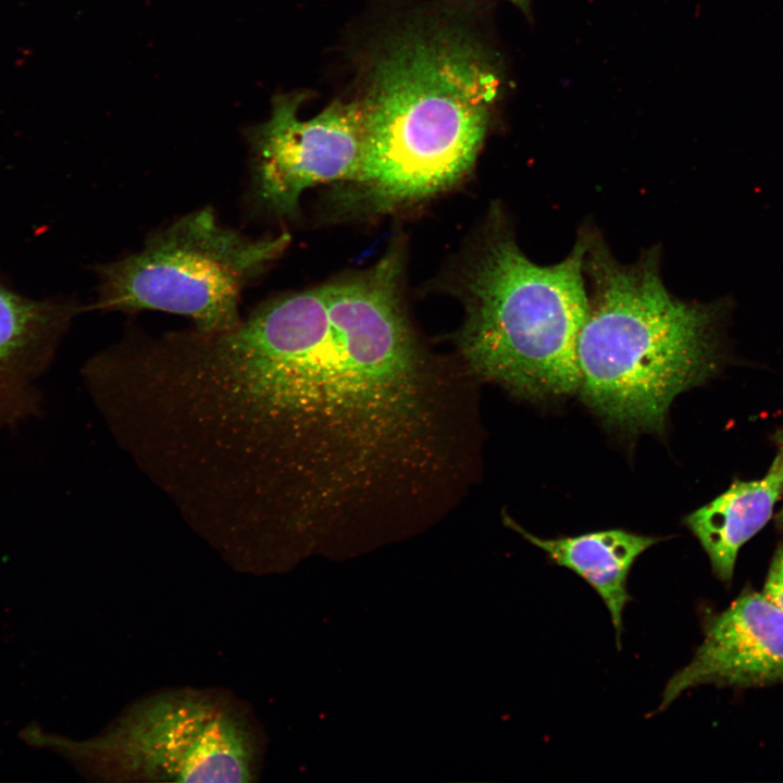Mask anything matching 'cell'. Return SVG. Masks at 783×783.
Segmentation results:
<instances>
[{
	"instance_id": "1",
	"label": "cell",
	"mask_w": 783,
	"mask_h": 783,
	"mask_svg": "<svg viewBox=\"0 0 783 783\" xmlns=\"http://www.w3.org/2000/svg\"><path fill=\"white\" fill-rule=\"evenodd\" d=\"M400 256L269 299L220 333H163L145 372L153 447L175 493L239 555L275 563L322 534L426 523L469 478L461 361L422 347Z\"/></svg>"
},
{
	"instance_id": "2",
	"label": "cell",
	"mask_w": 783,
	"mask_h": 783,
	"mask_svg": "<svg viewBox=\"0 0 783 783\" xmlns=\"http://www.w3.org/2000/svg\"><path fill=\"white\" fill-rule=\"evenodd\" d=\"M498 92L495 69L461 28L396 34L372 60L358 97L364 146L351 184L381 210L450 188L474 164Z\"/></svg>"
},
{
	"instance_id": "3",
	"label": "cell",
	"mask_w": 783,
	"mask_h": 783,
	"mask_svg": "<svg viewBox=\"0 0 783 783\" xmlns=\"http://www.w3.org/2000/svg\"><path fill=\"white\" fill-rule=\"evenodd\" d=\"M587 309L577 341L584 402L609 424L661 432L673 399L712 376L724 355L733 297L711 302L671 295L659 252L618 262L586 232Z\"/></svg>"
},
{
	"instance_id": "4",
	"label": "cell",
	"mask_w": 783,
	"mask_h": 783,
	"mask_svg": "<svg viewBox=\"0 0 783 783\" xmlns=\"http://www.w3.org/2000/svg\"><path fill=\"white\" fill-rule=\"evenodd\" d=\"M585 250L586 232L563 261L544 266L505 231L485 239L467 271V314L457 337L459 360L476 381L527 398L579 390Z\"/></svg>"
},
{
	"instance_id": "5",
	"label": "cell",
	"mask_w": 783,
	"mask_h": 783,
	"mask_svg": "<svg viewBox=\"0 0 783 783\" xmlns=\"http://www.w3.org/2000/svg\"><path fill=\"white\" fill-rule=\"evenodd\" d=\"M71 750L105 781L251 783L262 747L252 713L235 696L179 687L138 698Z\"/></svg>"
},
{
	"instance_id": "6",
	"label": "cell",
	"mask_w": 783,
	"mask_h": 783,
	"mask_svg": "<svg viewBox=\"0 0 783 783\" xmlns=\"http://www.w3.org/2000/svg\"><path fill=\"white\" fill-rule=\"evenodd\" d=\"M288 244L286 233L243 235L203 208L151 234L139 251L97 266L98 298L91 309L163 311L189 318L200 332H225L241 320L244 288Z\"/></svg>"
},
{
	"instance_id": "7",
	"label": "cell",
	"mask_w": 783,
	"mask_h": 783,
	"mask_svg": "<svg viewBox=\"0 0 783 783\" xmlns=\"http://www.w3.org/2000/svg\"><path fill=\"white\" fill-rule=\"evenodd\" d=\"M304 92L276 95L271 116L245 129L251 152V196L262 211L295 216L307 188L352 183L364 146V115L358 98L335 100L309 120L298 110Z\"/></svg>"
},
{
	"instance_id": "8",
	"label": "cell",
	"mask_w": 783,
	"mask_h": 783,
	"mask_svg": "<svg viewBox=\"0 0 783 783\" xmlns=\"http://www.w3.org/2000/svg\"><path fill=\"white\" fill-rule=\"evenodd\" d=\"M783 683V611L763 593L744 591L708 618L691 662L667 682L659 711L700 685L756 687Z\"/></svg>"
},
{
	"instance_id": "9",
	"label": "cell",
	"mask_w": 783,
	"mask_h": 783,
	"mask_svg": "<svg viewBox=\"0 0 783 783\" xmlns=\"http://www.w3.org/2000/svg\"><path fill=\"white\" fill-rule=\"evenodd\" d=\"M506 522L542 549L552 563L571 570L596 592L610 613L617 646L621 648L623 612L632 599L627 588L631 569L643 552L662 538L620 529L543 538L508 517Z\"/></svg>"
},
{
	"instance_id": "10",
	"label": "cell",
	"mask_w": 783,
	"mask_h": 783,
	"mask_svg": "<svg viewBox=\"0 0 783 783\" xmlns=\"http://www.w3.org/2000/svg\"><path fill=\"white\" fill-rule=\"evenodd\" d=\"M782 496L781 447L762 477L735 480L717 498L684 518V524L699 542L720 581L732 580L739 549L769 522Z\"/></svg>"
},
{
	"instance_id": "11",
	"label": "cell",
	"mask_w": 783,
	"mask_h": 783,
	"mask_svg": "<svg viewBox=\"0 0 783 783\" xmlns=\"http://www.w3.org/2000/svg\"><path fill=\"white\" fill-rule=\"evenodd\" d=\"M78 310L70 301L32 299L0 283V361L24 349L41 330L69 321Z\"/></svg>"
},
{
	"instance_id": "12",
	"label": "cell",
	"mask_w": 783,
	"mask_h": 783,
	"mask_svg": "<svg viewBox=\"0 0 783 783\" xmlns=\"http://www.w3.org/2000/svg\"><path fill=\"white\" fill-rule=\"evenodd\" d=\"M763 594L783 611V545L773 557L766 579Z\"/></svg>"
},
{
	"instance_id": "13",
	"label": "cell",
	"mask_w": 783,
	"mask_h": 783,
	"mask_svg": "<svg viewBox=\"0 0 783 783\" xmlns=\"http://www.w3.org/2000/svg\"><path fill=\"white\" fill-rule=\"evenodd\" d=\"M780 444H781V447L783 448V431L780 434ZM774 520H775L778 527L783 530V505L780 508V510L778 511Z\"/></svg>"
},
{
	"instance_id": "14",
	"label": "cell",
	"mask_w": 783,
	"mask_h": 783,
	"mask_svg": "<svg viewBox=\"0 0 783 783\" xmlns=\"http://www.w3.org/2000/svg\"><path fill=\"white\" fill-rule=\"evenodd\" d=\"M510 1L518 4L519 7H521L524 10L527 9L529 0H510Z\"/></svg>"
}]
</instances>
